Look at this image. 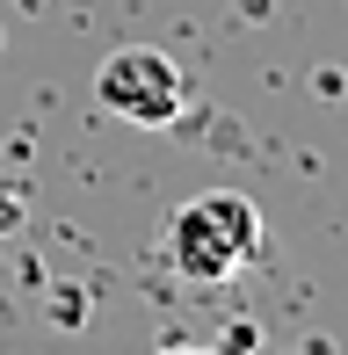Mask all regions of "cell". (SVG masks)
<instances>
[{
	"instance_id": "1",
	"label": "cell",
	"mask_w": 348,
	"mask_h": 355,
	"mask_svg": "<svg viewBox=\"0 0 348 355\" xmlns=\"http://www.w3.org/2000/svg\"><path fill=\"white\" fill-rule=\"evenodd\" d=\"M254 254H261V211L240 189L189 196L167 218V261L189 283H232L240 268H254Z\"/></svg>"
},
{
	"instance_id": "2",
	"label": "cell",
	"mask_w": 348,
	"mask_h": 355,
	"mask_svg": "<svg viewBox=\"0 0 348 355\" xmlns=\"http://www.w3.org/2000/svg\"><path fill=\"white\" fill-rule=\"evenodd\" d=\"M94 102H102V116L131 123V131H167L182 116V66L153 44H123L94 73Z\"/></svg>"
},
{
	"instance_id": "3",
	"label": "cell",
	"mask_w": 348,
	"mask_h": 355,
	"mask_svg": "<svg viewBox=\"0 0 348 355\" xmlns=\"http://www.w3.org/2000/svg\"><path fill=\"white\" fill-rule=\"evenodd\" d=\"M254 341H261V334L240 319V327H225V341H218V348H203V341H174V348H160V355H254Z\"/></svg>"
}]
</instances>
